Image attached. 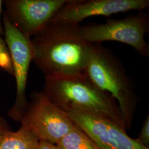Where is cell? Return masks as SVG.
Returning a JSON list of instances; mask_svg holds the SVG:
<instances>
[{
  "instance_id": "8992f818",
  "label": "cell",
  "mask_w": 149,
  "mask_h": 149,
  "mask_svg": "<svg viewBox=\"0 0 149 149\" xmlns=\"http://www.w3.org/2000/svg\"><path fill=\"white\" fill-rule=\"evenodd\" d=\"M2 19L5 40L11 55L16 83V100L8 112V116L13 120L20 122L28 103L26 88L29 66L33 60L31 38L19 31L5 14Z\"/></svg>"
},
{
  "instance_id": "5bb4252c",
  "label": "cell",
  "mask_w": 149,
  "mask_h": 149,
  "mask_svg": "<svg viewBox=\"0 0 149 149\" xmlns=\"http://www.w3.org/2000/svg\"><path fill=\"white\" fill-rule=\"evenodd\" d=\"M11 130V127L9 124L6 122L5 119L0 116V137Z\"/></svg>"
},
{
  "instance_id": "6da1fadb",
  "label": "cell",
  "mask_w": 149,
  "mask_h": 149,
  "mask_svg": "<svg viewBox=\"0 0 149 149\" xmlns=\"http://www.w3.org/2000/svg\"><path fill=\"white\" fill-rule=\"evenodd\" d=\"M31 42L32 61L45 77L84 74L93 44L82 36L80 25L50 22Z\"/></svg>"
},
{
  "instance_id": "277c9868",
  "label": "cell",
  "mask_w": 149,
  "mask_h": 149,
  "mask_svg": "<svg viewBox=\"0 0 149 149\" xmlns=\"http://www.w3.org/2000/svg\"><path fill=\"white\" fill-rule=\"evenodd\" d=\"M80 31L86 40L92 44L117 42L132 47L144 57L149 56V44L145 40L149 31V16L144 11L122 19H110L103 23L80 26Z\"/></svg>"
},
{
  "instance_id": "9c48e42d",
  "label": "cell",
  "mask_w": 149,
  "mask_h": 149,
  "mask_svg": "<svg viewBox=\"0 0 149 149\" xmlns=\"http://www.w3.org/2000/svg\"><path fill=\"white\" fill-rule=\"evenodd\" d=\"M149 6V0H71L54 15L50 22L79 25L91 17L144 11Z\"/></svg>"
},
{
  "instance_id": "ba28073f",
  "label": "cell",
  "mask_w": 149,
  "mask_h": 149,
  "mask_svg": "<svg viewBox=\"0 0 149 149\" xmlns=\"http://www.w3.org/2000/svg\"><path fill=\"white\" fill-rule=\"evenodd\" d=\"M71 0H5L4 14L17 29L32 38Z\"/></svg>"
},
{
  "instance_id": "30bf717a",
  "label": "cell",
  "mask_w": 149,
  "mask_h": 149,
  "mask_svg": "<svg viewBox=\"0 0 149 149\" xmlns=\"http://www.w3.org/2000/svg\"><path fill=\"white\" fill-rule=\"evenodd\" d=\"M38 143L37 138L21 124L18 130H11L0 137V149H36Z\"/></svg>"
},
{
  "instance_id": "9a60e30c",
  "label": "cell",
  "mask_w": 149,
  "mask_h": 149,
  "mask_svg": "<svg viewBox=\"0 0 149 149\" xmlns=\"http://www.w3.org/2000/svg\"><path fill=\"white\" fill-rule=\"evenodd\" d=\"M36 149H58L55 145L45 141H39Z\"/></svg>"
},
{
  "instance_id": "8fae6325",
  "label": "cell",
  "mask_w": 149,
  "mask_h": 149,
  "mask_svg": "<svg viewBox=\"0 0 149 149\" xmlns=\"http://www.w3.org/2000/svg\"><path fill=\"white\" fill-rule=\"evenodd\" d=\"M55 145L58 149H100L95 141L76 125Z\"/></svg>"
},
{
  "instance_id": "4fadbf2b",
  "label": "cell",
  "mask_w": 149,
  "mask_h": 149,
  "mask_svg": "<svg viewBox=\"0 0 149 149\" xmlns=\"http://www.w3.org/2000/svg\"><path fill=\"white\" fill-rule=\"evenodd\" d=\"M136 140L140 144L149 148V114H148L147 117L145 118L138 137L136 139Z\"/></svg>"
},
{
  "instance_id": "3957f363",
  "label": "cell",
  "mask_w": 149,
  "mask_h": 149,
  "mask_svg": "<svg viewBox=\"0 0 149 149\" xmlns=\"http://www.w3.org/2000/svg\"><path fill=\"white\" fill-rule=\"evenodd\" d=\"M43 89L49 100L64 112L79 108L96 112L125 129L117 101L96 87L85 72L70 76L45 77Z\"/></svg>"
},
{
  "instance_id": "5b68a950",
  "label": "cell",
  "mask_w": 149,
  "mask_h": 149,
  "mask_svg": "<svg viewBox=\"0 0 149 149\" xmlns=\"http://www.w3.org/2000/svg\"><path fill=\"white\" fill-rule=\"evenodd\" d=\"M20 122L39 141L56 145L76 127L67 113L51 101L43 91H33Z\"/></svg>"
},
{
  "instance_id": "52a82bcc",
  "label": "cell",
  "mask_w": 149,
  "mask_h": 149,
  "mask_svg": "<svg viewBox=\"0 0 149 149\" xmlns=\"http://www.w3.org/2000/svg\"><path fill=\"white\" fill-rule=\"evenodd\" d=\"M67 113L100 149H149L129 137L126 129L110 118L79 108Z\"/></svg>"
},
{
  "instance_id": "2e32d148",
  "label": "cell",
  "mask_w": 149,
  "mask_h": 149,
  "mask_svg": "<svg viewBox=\"0 0 149 149\" xmlns=\"http://www.w3.org/2000/svg\"><path fill=\"white\" fill-rule=\"evenodd\" d=\"M3 5V1L0 0V36H4V28L2 23V19L1 18L2 12V7Z\"/></svg>"
},
{
  "instance_id": "7c38bea8",
  "label": "cell",
  "mask_w": 149,
  "mask_h": 149,
  "mask_svg": "<svg viewBox=\"0 0 149 149\" xmlns=\"http://www.w3.org/2000/svg\"><path fill=\"white\" fill-rule=\"evenodd\" d=\"M0 68L13 75L11 55L5 40L0 36Z\"/></svg>"
},
{
  "instance_id": "7a4b0ae2",
  "label": "cell",
  "mask_w": 149,
  "mask_h": 149,
  "mask_svg": "<svg viewBox=\"0 0 149 149\" xmlns=\"http://www.w3.org/2000/svg\"><path fill=\"white\" fill-rule=\"evenodd\" d=\"M85 74L117 101L125 129H130L139 98L135 82L121 60L101 44H93Z\"/></svg>"
}]
</instances>
